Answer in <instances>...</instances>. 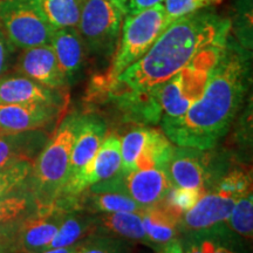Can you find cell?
<instances>
[{
    "label": "cell",
    "mask_w": 253,
    "mask_h": 253,
    "mask_svg": "<svg viewBox=\"0 0 253 253\" xmlns=\"http://www.w3.org/2000/svg\"><path fill=\"white\" fill-rule=\"evenodd\" d=\"M202 246H203L205 253H233L231 250L224 248L221 245L214 244L211 240H204V242H201Z\"/></svg>",
    "instance_id": "836d02e7"
},
{
    "label": "cell",
    "mask_w": 253,
    "mask_h": 253,
    "mask_svg": "<svg viewBox=\"0 0 253 253\" xmlns=\"http://www.w3.org/2000/svg\"><path fill=\"white\" fill-rule=\"evenodd\" d=\"M225 42L203 50L161 87L158 91V104L162 118L175 119L184 115L186 110L201 97L211 68L216 63Z\"/></svg>",
    "instance_id": "5b68a950"
},
{
    "label": "cell",
    "mask_w": 253,
    "mask_h": 253,
    "mask_svg": "<svg viewBox=\"0 0 253 253\" xmlns=\"http://www.w3.org/2000/svg\"><path fill=\"white\" fill-rule=\"evenodd\" d=\"M223 0H163L167 23L169 25L177 19L195 13L201 9L213 7Z\"/></svg>",
    "instance_id": "f1b7e54d"
},
{
    "label": "cell",
    "mask_w": 253,
    "mask_h": 253,
    "mask_svg": "<svg viewBox=\"0 0 253 253\" xmlns=\"http://www.w3.org/2000/svg\"><path fill=\"white\" fill-rule=\"evenodd\" d=\"M150 128H137L129 131L121 140V172L126 175L135 171L136 161L149 136Z\"/></svg>",
    "instance_id": "d4e9b609"
},
{
    "label": "cell",
    "mask_w": 253,
    "mask_h": 253,
    "mask_svg": "<svg viewBox=\"0 0 253 253\" xmlns=\"http://www.w3.org/2000/svg\"><path fill=\"white\" fill-rule=\"evenodd\" d=\"M250 84L248 48L231 37L211 68L201 97L175 119H162L163 131L178 147L209 150L214 147L235 119Z\"/></svg>",
    "instance_id": "7a4b0ae2"
},
{
    "label": "cell",
    "mask_w": 253,
    "mask_h": 253,
    "mask_svg": "<svg viewBox=\"0 0 253 253\" xmlns=\"http://www.w3.org/2000/svg\"><path fill=\"white\" fill-rule=\"evenodd\" d=\"M72 201L75 210H88L95 213L138 212L143 210L129 195L121 172L89 186Z\"/></svg>",
    "instance_id": "30bf717a"
},
{
    "label": "cell",
    "mask_w": 253,
    "mask_h": 253,
    "mask_svg": "<svg viewBox=\"0 0 253 253\" xmlns=\"http://www.w3.org/2000/svg\"><path fill=\"white\" fill-rule=\"evenodd\" d=\"M59 67L65 75L67 84H71L80 74L84 62V42L78 28H61L55 30L50 40Z\"/></svg>",
    "instance_id": "d6986e66"
},
{
    "label": "cell",
    "mask_w": 253,
    "mask_h": 253,
    "mask_svg": "<svg viewBox=\"0 0 253 253\" xmlns=\"http://www.w3.org/2000/svg\"><path fill=\"white\" fill-rule=\"evenodd\" d=\"M31 162H17L0 169V197L19 190L27 183L32 170Z\"/></svg>",
    "instance_id": "4316f807"
},
{
    "label": "cell",
    "mask_w": 253,
    "mask_h": 253,
    "mask_svg": "<svg viewBox=\"0 0 253 253\" xmlns=\"http://www.w3.org/2000/svg\"><path fill=\"white\" fill-rule=\"evenodd\" d=\"M66 211L52 207L36 209L19 220L15 253H40L49 248Z\"/></svg>",
    "instance_id": "8fae6325"
},
{
    "label": "cell",
    "mask_w": 253,
    "mask_h": 253,
    "mask_svg": "<svg viewBox=\"0 0 253 253\" xmlns=\"http://www.w3.org/2000/svg\"><path fill=\"white\" fill-rule=\"evenodd\" d=\"M231 229L246 239H251L253 235V196L252 191L237 199L227 218Z\"/></svg>",
    "instance_id": "484cf974"
},
{
    "label": "cell",
    "mask_w": 253,
    "mask_h": 253,
    "mask_svg": "<svg viewBox=\"0 0 253 253\" xmlns=\"http://www.w3.org/2000/svg\"><path fill=\"white\" fill-rule=\"evenodd\" d=\"M106 136L107 126L99 116L81 115L73 145L68 179L78 175L93 160Z\"/></svg>",
    "instance_id": "e0dca14e"
},
{
    "label": "cell",
    "mask_w": 253,
    "mask_h": 253,
    "mask_svg": "<svg viewBox=\"0 0 253 253\" xmlns=\"http://www.w3.org/2000/svg\"><path fill=\"white\" fill-rule=\"evenodd\" d=\"M62 108L48 103L0 104V131L39 130L54 122Z\"/></svg>",
    "instance_id": "5bb4252c"
},
{
    "label": "cell",
    "mask_w": 253,
    "mask_h": 253,
    "mask_svg": "<svg viewBox=\"0 0 253 253\" xmlns=\"http://www.w3.org/2000/svg\"><path fill=\"white\" fill-rule=\"evenodd\" d=\"M121 138L116 135L106 136L93 160L68 179L58 201L77 197L89 186L118 175L121 171Z\"/></svg>",
    "instance_id": "9c48e42d"
},
{
    "label": "cell",
    "mask_w": 253,
    "mask_h": 253,
    "mask_svg": "<svg viewBox=\"0 0 253 253\" xmlns=\"http://www.w3.org/2000/svg\"><path fill=\"white\" fill-rule=\"evenodd\" d=\"M46 141L45 132L41 129L21 132L0 131V169L23 161L33 163Z\"/></svg>",
    "instance_id": "ac0fdd59"
},
{
    "label": "cell",
    "mask_w": 253,
    "mask_h": 253,
    "mask_svg": "<svg viewBox=\"0 0 253 253\" xmlns=\"http://www.w3.org/2000/svg\"><path fill=\"white\" fill-rule=\"evenodd\" d=\"M14 49V46L9 42L5 33L0 28V78L4 77L5 73L11 67Z\"/></svg>",
    "instance_id": "1f68e13d"
},
{
    "label": "cell",
    "mask_w": 253,
    "mask_h": 253,
    "mask_svg": "<svg viewBox=\"0 0 253 253\" xmlns=\"http://www.w3.org/2000/svg\"><path fill=\"white\" fill-rule=\"evenodd\" d=\"M125 15V12L110 0H81L77 28L84 49L91 55L113 59Z\"/></svg>",
    "instance_id": "52a82bcc"
},
{
    "label": "cell",
    "mask_w": 253,
    "mask_h": 253,
    "mask_svg": "<svg viewBox=\"0 0 253 253\" xmlns=\"http://www.w3.org/2000/svg\"><path fill=\"white\" fill-rule=\"evenodd\" d=\"M142 211V210H141ZM141 211L138 212H112L103 213L95 220V233L102 232L106 236L137 240L148 243Z\"/></svg>",
    "instance_id": "44dd1931"
},
{
    "label": "cell",
    "mask_w": 253,
    "mask_h": 253,
    "mask_svg": "<svg viewBox=\"0 0 253 253\" xmlns=\"http://www.w3.org/2000/svg\"><path fill=\"white\" fill-rule=\"evenodd\" d=\"M204 150L188 147H173L167 166V175L173 188L195 189L207 192L208 158Z\"/></svg>",
    "instance_id": "7c38bea8"
},
{
    "label": "cell",
    "mask_w": 253,
    "mask_h": 253,
    "mask_svg": "<svg viewBox=\"0 0 253 253\" xmlns=\"http://www.w3.org/2000/svg\"><path fill=\"white\" fill-rule=\"evenodd\" d=\"M205 194L204 191L195 189L185 188H172L169 190L166 197L163 199V203L167 205L173 213L182 217L186 211L192 209L196 203L201 199L202 196Z\"/></svg>",
    "instance_id": "83f0119b"
},
{
    "label": "cell",
    "mask_w": 253,
    "mask_h": 253,
    "mask_svg": "<svg viewBox=\"0 0 253 253\" xmlns=\"http://www.w3.org/2000/svg\"><path fill=\"white\" fill-rule=\"evenodd\" d=\"M75 253H126V245L121 239L112 236H90L79 243Z\"/></svg>",
    "instance_id": "f546056e"
},
{
    "label": "cell",
    "mask_w": 253,
    "mask_h": 253,
    "mask_svg": "<svg viewBox=\"0 0 253 253\" xmlns=\"http://www.w3.org/2000/svg\"><path fill=\"white\" fill-rule=\"evenodd\" d=\"M36 210L33 198L28 190L15 191L0 197V224L23 219Z\"/></svg>",
    "instance_id": "cb8c5ba5"
},
{
    "label": "cell",
    "mask_w": 253,
    "mask_h": 253,
    "mask_svg": "<svg viewBox=\"0 0 253 253\" xmlns=\"http://www.w3.org/2000/svg\"><path fill=\"white\" fill-rule=\"evenodd\" d=\"M123 181L130 197L142 209L154 207L162 202L172 188L166 170L158 168L135 170L123 175Z\"/></svg>",
    "instance_id": "2e32d148"
},
{
    "label": "cell",
    "mask_w": 253,
    "mask_h": 253,
    "mask_svg": "<svg viewBox=\"0 0 253 253\" xmlns=\"http://www.w3.org/2000/svg\"><path fill=\"white\" fill-rule=\"evenodd\" d=\"M110 1L114 2V4H115L116 6H119V7L121 8L122 11L126 14V7H128L129 0H110Z\"/></svg>",
    "instance_id": "74e56055"
},
{
    "label": "cell",
    "mask_w": 253,
    "mask_h": 253,
    "mask_svg": "<svg viewBox=\"0 0 253 253\" xmlns=\"http://www.w3.org/2000/svg\"><path fill=\"white\" fill-rule=\"evenodd\" d=\"M142 224L148 243L167 245L176 238L181 217L177 216L162 202L141 211Z\"/></svg>",
    "instance_id": "ffe728a7"
},
{
    "label": "cell",
    "mask_w": 253,
    "mask_h": 253,
    "mask_svg": "<svg viewBox=\"0 0 253 253\" xmlns=\"http://www.w3.org/2000/svg\"><path fill=\"white\" fill-rule=\"evenodd\" d=\"M80 118L79 114L66 116L32 164L27 190L31 192L36 209L54 207L68 181L72 150Z\"/></svg>",
    "instance_id": "3957f363"
},
{
    "label": "cell",
    "mask_w": 253,
    "mask_h": 253,
    "mask_svg": "<svg viewBox=\"0 0 253 253\" xmlns=\"http://www.w3.org/2000/svg\"><path fill=\"white\" fill-rule=\"evenodd\" d=\"M19 220L0 224V253H15V236Z\"/></svg>",
    "instance_id": "4dcf8cb0"
},
{
    "label": "cell",
    "mask_w": 253,
    "mask_h": 253,
    "mask_svg": "<svg viewBox=\"0 0 253 253\" xmlns=\"http://www.w3.org/2000/svg\"><path fill=\"white\" fill-rule=\"evenodd\" d=\"M48 103L66 106L63 89L46 87L23 74L0 78V104Z\"/></svg>",
    "instance_id": "4fadbf2b"
},
{
    "label": "cell",
    "mask_w": 253,
    "mask_h": 253,
    "mask_svg": "<svg viewBox=\"0 0 253 253\" xmlns=\"http://www.w3.org/2000/svg\"><path fill=\"white\" fill-rule=\"evenodd\" d=\"M0 28L14 48L49 45L54 28L39 0H0Z\"/></svg>",
    "instance_id": "ba28073f"
},
{
    "label": "cell",
    "mask_w": 253,
    "mask_h": 253,
    "mask_svg": "<svg viewBox=\"0 0 253 253\" xmlns=\"http://www.w3.org/2000/svg\"><path fill=\"white\" fill-rule=\"evenodd\" d=\"M15 68L19 74H23L46 87L63 89L68 86L50 43L23 49L17 60Z\"/></svg>",
    "instance_id": "9a60e30c"
},
{
    "label": "cell",
    "mask_w": 253,
    "mask_h": 253,
    "mask_svg": "<svg viewBox=\"0 0 253 253\" xmlns=\"http://www.w3.org/2000/svg\"><path fill=\"white\" fill-rule=\"evenodd\" d=\"M78 244L67 246V248H55V249H47L45 251L40 252V253H75L78 249Z\"/></svg>",
    "instance_id": "d590c367"
},
{
    "label": "cell",
    "mask_w": 253,
    "mask_h": 253,
    "mask_svg": "<svg viewBox=\"0 0 253 253\" xmlns=\"http://www.w3.org/2000/svg\"><path fill=\"white\" fill-rule=\"evenodd\" d=\"M161 2H163V0H129L126 13H136Z\"/></svg>",
    "instance_id": "d6a6232c"
},
{
    "label": "cell",
    "mask_w": 253,
    "mask_h": 253,
    "mask_svg": "<svg viewBox=\"0 0 253 253\" xmlns=\"http://www.w3.org/2000/svg\"><path fill=\"white\" fill-rule=\"evenodd\" d=\"M41 8L54 30L77 28L81 14V0H39Z\"/></svg>",
    "instance_id": "603a6c76"
},
{
    "label": "cell",
    "mask_w": 253,
    "mask_h": 253,
    "mask_svg": "<svg viewBox=\"0 0 253 253\" xmlns=\"http://www.w3.org/2000/svg\"><path fill=\"white\" fill-rule=\"evenodd\" d=\"M168 26L163 2L123 18L121 36L103 84L113 81L150 48Z\"/></svg>",
    "instance_id": "277c9868"
},
{
    "label": "cell",
    "mask_w": 253,
    "mask_h": 253,
    "mask_svg": "<svg viewBox=\"0 0 253 253\" xmlns=\"http://www.w3.org/2000/svg\"><path fill=\"white\" fill-rule=\"evenodd\" d=\"M161 253H183V249L181 243L178 240L173 239L170 243H168L167 245H164V248Z\"/></svg>",
    "instance_id": "e575fe53"
},
{
    "label": "cell",
    "mask_w": 253,
    "mask_h": 253,
    "mask_svg": "<svg viewBox=\"0 0 253 253\" xmlns=\"http://www.w3.org/2000/svg\"><path fill=\"white\" fill-rule=\"evenodd\" d=\"M252 191L251 175L242 170L231 171L212 192H205L192 209L183 214L179 227L201 231L226 221L237 199Z\"/></svg>",
    "instance_id": "8992f818"
},
{
    "label": "cell",
    "mask_w": 253,
    "mask_h": 253,
    "mask_svg": "<svg viewBox=\"0 0 253 253\" xmlns=\"http://www.w3.org/2000/svg\"><path fill=\"white\" fill-rule=\"evenodd\" d=\"M231 21L208 7L170 23L143 56L104 86L128 119L157 122L162 118L158 91L209 47L225 42Z\"/></svg>",
    "instance_id": "6da1fadb"
},
{
    "label": "cell",
    "mask_w": 253,
    "mask_h": 253,
    "mask_svg": "<svg viewBox=\"0 0 253 253\" xmlns=\"http://www.w3.org/2000/svg\"><path fill=\"white\" fill-rule=\"evenodd\" d=\"M185 253H205V251L203 246H202V243H199V244L191 243V244H189L188 248H186Z\"/></svg>",
    "instance_id": "8d00e7d4"
},
{
    "label": "cell",
    "mask_w": 253,
    "mask_h": 253,
    "mask_svg": "<svg viewBox=\"0 0 253 253\" xmlns=\"http://www.w3.org/2000/svg\"><path fill=\"white\" fill-rule=\"evenodd\" d=\"M95 233V220L90 217L75 212H66L60 224L58 232L48 249L67 248L78 244L79 240Z\"/></svg>",
    "instance_id": "7402d4cb"
}]
</instances>
